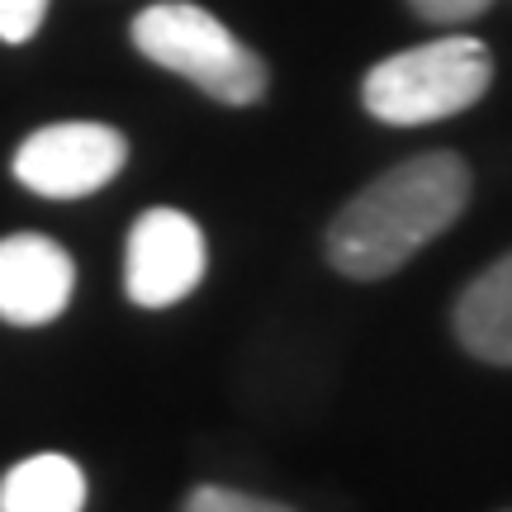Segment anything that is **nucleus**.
Masks as SVG:
<instances>
[{
    "label": "nucleus",
    "instance_id": "1",
    "mask_svg": "<svg viewBox=\"0 0 512 512\" xmlns=\"http://www.w3.org/2000/svg\"><path fill=\"white\" fill-rule=\"evenodd\" d=\"M470 204V166L456 152H422L370 181L328 228V261L351 280L408 266Z\"/></svg>",
    "mask_w": 512,
    "mask_h": 512
},
{
    "label": "nucleus",
    "instance_id": "2",
    "mask_svg": "<svg viewBox=\"0 0 512 512\" xmlns=\"http://www.w3.org/2000/svg\"><path fill=\"white\" fill-rule=\"evenodd\" d=\"M133 48L219 105H256L266 95V62L219 15L190 0H157L133 19Z\"/></svg>",
    "mask_w": 512,
    "mask_h": 512
},
{
    "label": "nucleus",
    "instance_id": "3",
    "mask_svg": "<svg viewBox=\"0 0 512 512\" xmlns=\"http://www.w3.org/2000/svg\"><path fill=\"white\" fill-rule=\"evenodd\" d=\"M494 81V57L470 34H446L375 62L361 86L366 110L384 124H437L479 105Z\"/></svg>",
    "mask_w": 512,
    "mask_h": 512
},
{
    "label": "nucleus",
    "instance_id": "4",
    "mask_svg": "<svg viewBox=\"0 0 512 512\" xmlns=\"http://www.w3.org/2000/svg\"><path fill=\"white\" fill-rule=\"evenodd\" d=\"M128 143L110 124H48L29 133L15 152V181L48 200L95 195L124 171Z\"/></svg>",
    "mask_w": 512,
    "mask_h": 512
},
{
    "label": "nucleus",
    "instance_id": "5",
    "mask_svg": "<svg viewBox=\"0 0 512 512\" xmlns=\"http://www.w3.org/2000/svg\"><path fill=\"white\" fill-rule=\"evenodd\" d=\"M209 271L200 223L181 209H147L128 228L124 247V290L138 309H171L200 290Z\"/></svg>",
    "mask_w": 512,
    "mask_h": 512
},
{
    "label": "nucleus",
    "instance_id": "6",
    "mask_svg": "<svg viewBox=\"0 0 512 512\" xmlns=\"http://www.w3.org/2000/svg\"><path fill=\"white\" fill-rule=\"evenodd\" d=\"M76 290V266L67 247L43 233L0 238V318L15 328H43L62 318Z\"/></svg>",
    "mask_w": 512,
    "mask_h": 512
},
{
    "label": "nucleus",
    "instance_id": "7",
    "mask_svg": "<svg viewBox=\"0 0 512 512\" xmlns=\"http://www.w3.org/2000/svg\"><path fill=\"white\" fill-rule=\"evenodd\" d=\"M456 332L465 351L512 370V252L498 256L456 304Z\"/></svg>",
    "mask_w": 512,
    "mask_h": 512
},
{
    "label": "nucleus",
    "instance_id": "8",
    "mask_svg": "<svg viewBox=\"0 0 512 512\" xmlns=\"http://www.w3.org/2000/svg\"><path fill=\"white\" fill-rule=\"evenodd\" d=\"M0 512H86V475L72 456L38 451L0 479Z\"/></svg>",
    "mask_w": 512,
    "mask_h": 512
},
{
    "label": "nucleus",
    "instance_id": "9",
    "mask_svg": "<svg viewBox=\"0 0 512 512\" xmlns=\"http://www.w3.org/2000/svg\"><path fill=\"white\" fill-rule=\"evenodd\" d=\"M181 512H294V508L271 503V498L242 494V489H228V484H200L195 494L185 498Z\"/></svg>",
    "mask_w": 512,
    "mask_h": 512
},
{
    "label": "nucleus",
    "instance_id": "10",
    "mask_svg": "<svg viewBox=\"0 0 512 512\" xmlns=\"http://www.w3.org/2000/svg\"><path fill=\"white\" fill-rule=\"evenodd\" d=\"M48 19V0H0V43H29Z\"/></svg>",
    "mask_w": 512,
    "mask_h": 512
},
{
    "label": "nucleus",
    "instance_id": "11",
    "mask_svg": "<svg viewBox=\"0 0 512 512\" xmlns=\"http://www.w3.org/2000/svg\"><path fill=\"white\" fill-rule=\"evenodd\" d=\"M427 24H470L475 15H484L494 0H408Z\"/></svg>",
    "mask_w": 512,
    "mask_h": 512
}]
</instances>
